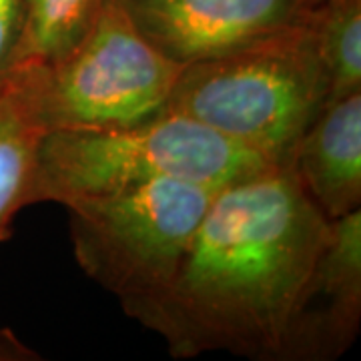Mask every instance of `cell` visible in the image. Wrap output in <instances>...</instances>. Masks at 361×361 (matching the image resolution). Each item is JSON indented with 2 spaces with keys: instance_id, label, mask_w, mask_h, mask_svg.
<instances>
[{
  "instance_id": "10",
  "label": "cell",
  "mask_w": 361,
  "mask_h": 361,
  "mask_svg": "<svg viewBox=\"0 0 361 361\" xmlns=\"http://www.w3.org/2000/svg\"><path fill=\"white\" fill-rule=\"evenodd\" d=\"M106 0H23L25 30L18 65H49L82 39Z\"/></svg>"
},
{
  "instance_id": "12",
  "label": "cell",
  "mask_w": 361,
  "mask_h": 361,
  "mask_svg": "<svg viewBox=\"0 0 361 361\" xmlns=\"http://www.w3.org/2000/svg\"><path fill=\"white\" fill-rule=\"evenodd\" d=\"M25 30L23 0H0V78L18 63Z\"/></svg>"
},
{
  "instance_id": "2",
  "label": "cell",
  "mask_w": 361,
  "mask_h": 361,
  "mask_svg": "<svg viewBox=\"0 0 361 361\" xmlns=\"http://www.w3.org/2000/svg\"><path fill=\"white\" fill-rule=\"evenodd\" d=\"M311 23L183 65L167 111L287 165L299 137L329 103Z\"/></svg>"
},
{
  "instance_id": "6",
  "label": "cell",
  "mask_w": 361,
  "mask_h": 361,
  "mask_svg": "<svg viewBox=\"0 0 361 361\" xmlns=\"http://www.w3.org/2000/svg\"><path fill=\"white\" fill-rule=\"evenodd\" d=\"M180 66L241 49L313 18L325 0H118Z\"/></svg>"
},
{
  "instance_id": "5",
  "label": "cell",
  "mask_w": 361,
  "mask_h": 361,
  "mask_svg": "<svg viewBox=\"0 0 361 361\" xmlns=\"http://www.w3.org/2000/svg\"><path fill=\"white\" fill-rule=\"evenodd\" d=\"M219 189L161 179L65 205L78 267L123 311L165 289Z\"/></svg>"
},
{
  "instance_id": "13",
  "label": "cell",
  "mask_w": 361,
  "mask_h": 361,
  "mask_svg": "<svg viewBox=\"0 0 361 361\" xmlns=\"http://www.w3.org/2000/svg\"><path fill=\"white\" fill-rule=\"evenodd\" d=\"M40 355L11 329H0V361H39Z\"/></svg>"
},
{
  "instance_id": "9",
  "label": "cell",
  "mask_w": 361,
  "mask_h": 361,
  "mask_svg": "<svg viewBox=\"0 0 361 361\" xmlns=\"http://www.w3.org/2000/svg\"><path fill=\"white\" fill-rule=\"evenodd\" d=\"M44 133L8 75L0 78V243L11 239L14 217L37 203Z\"/></svg>"
},
{
  "instance_id": "1",
  "label": "cell",
  "mask_w": 361,
  "mask_h": 361,
  "mask_svg": "<svg viewBox=\"0 0 361 361\" xmlns=\"http://www.w3.org/2000/svg\"><path fill=\"white\" fill-rule=\"evenodd\" d=\"M329 231L287 165L221 187L171 281L125 313L191 360L279 361L295 297Z\"/></svg>"
},
{
  "instance_id": "3",
  "label": "cell",
  "mask_w": 361,
  "mask_h": 361,
  "mask_svg": "<svg viewBox=\"0 0 361 361\" xmlns=\"http://www.w3.org/2000/svg\"><path fill=\"white\" fill-rule=\"evenodd\" d=\"M269 167L275 163L255 151L163 111L123 127L44 133L35 199L68 205L161 179L221 189Z\"/></svg>"
},
{
  "instance_id": "11",
  "label": "cell",
  "mask_w": 361,
  "mask_h": 361,
  "mask_svg": "<svg viewBox=\"0 0 361 361\" xmlns=\"http://www.w3.org/2000/svg\"><path fill=\"white\" fill-rule=\"evenodd\" d=\"M311 28L329 82V101L360 92L361 0H325Z\"/></svg>"
},
{
  "instance_id": "7",
  "label": "cell",
  "mask_w": 361,
  "mask_h": 361,
  "mask_svg": "<svg viewBox=\"0 0 361 361\" xmlns=\"http://www.w3.org/2000/svg\"><path fill=\"white\" fill-rule=\"evenodd\" d=\"M361 209L329 231L285 325L279 361H331L360 336Z\"/></svg>"
},
{
  "instance_id": "8",
  "label": "cell",
  "mask_w": 361,
  "mask_h": 361,
  "mask_svg": "<svg viewBox=\"0 0 361 361\" xmlns=\"http://www.w3.org/2000/svg\"><path fill=\"white\" fill-rule=\"evenodd\" d=\"M287 167L327 221L361 209V90L323 106Z\"/></svg>"
},
{
  "instance_id": "4",
  "label": "cell",
  "mask_w": 361,
  "mask_h": 361,
  "mask_svg": "<svg viewBox=\"0 0 361 361\" xmlns=\"http://www.w3.org/2000/svg\"><path fill=\"white\" fill-rule=\"evenodd\" d=\"M183 66L157 49L118 0H106L89 32L49 65L8 73L47 130L111 129L167 111Z\"/></svg>"
}]
</instances>
